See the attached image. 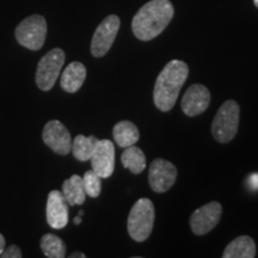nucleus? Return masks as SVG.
Masks as SVG:
<instances>
[{
  "instance_id": "obj_1",
  "label": "nucleus",
  "mask_w": 258,
  "mask_h": 258,
  "mask_svg": "<svg viewBox=\"0 0 258 258\" xmlns=\"http://www.w3.org/2000/svg\"><path fill=\"white\" fill-rule=\"evenodd\" d=\"M175 10L170 0H151L134 16L132 29L140 41H151L165 30L172 21Z\"/></svg>"
},
{
  "instance_id": "obj_2",
  "label": "nucleus",
  "mask_w": 258,
  "mask_h": 258,
  "mask_svg": "<svg viewBox=\"0 0 258 258\" xmlns=\"http://www.w3.org/2000/svg\"><path fill=\"white\" fill-rule=\"evenodd\" d=\"M188 76L189 67L184 61L172 60L164 67L156 80L153 91L154 104L159 110L166 112L175 106Z\"/></svg>"
},
{
  "instance_id": "obj_3",
  "label": "nucleus",
  "mask_w": 258,
  "mask_h": 258,
  "mask_svg": "<svg viewBox=\"0 0 258 258\" xmlns=\"http://www.w3.org/2000/svg\"><path fill=\"white\" fill-rule=\"evenodd\" d=\"M154 218L153 202L150 199H140L134 203L129 213L127 227L132 239L143 243L152 233Z\"/></svg>"
},
{
  "instance_id": "obj_4",
  "label": "nucleus",
  "mask_w": 258,
  "mask_h": 258,
  "mask_svg": "<svg viewBox=\"0 0 258 258\" xmlns=\"http://www.w3.org/2000/svg\"><path fill=\"white\" fill-rule=\"evenodd\" d=\"M240 106L233 99L226 101L215 115L212 123V135L218 143L227 144L237 135L239 127Z\"/></svg>"
},
{
  "instance_id": "obj_5",
  "label": "nucleus",
  "mask_w": 258,
  "mask_h": 258,
  "mask_svg": "<svg viewBox=\"0 0 258 258\" xmlns=\"http://www.w3.org/2000/svg\"><path fill=\"white\" fill-rule=\"evenodd\" d=\"M16 40L30 50H40L47 37V22L40 15H32L18 24L15 31Z\"/></svg>"
},
{
  "instance_id": "obj_6",
  "label": "nucleus",
  "mask_w": 258,
  "mask_h": 258,
  "mask_svg": "<svg viewBox=\"0 0 258 258\" xmlns=\"http://www.w3.org/2000/svg\"><path fill=\"white\" fill-rule=\"evenodd\" d=\"M64 51L54 48L40 60L36 71V85L42 91H49L55 85L64 62Z\"/></svg>"
},
{
  "instance_id": "obj_7",
  "label": "nucleus",
  "mask_w": 258,
  "mask_h": 258,
  "mask_svg": "<svg viewBox=\"0 0 258 258\" xmlns=\"http://www.w3.org/2000/svg\"><path fill=\"white\" fill-rule=\"evenodd\" d=\"M120 24V18L116 15H110L98 25L91 41V54L93 56L102 57L110 50L117 36Z\"/></svg>"
},
{
  "instance_id": "obj_8",
  "label": "nucleus",
  "mask_w": 258,
  "mask_h": 258,
  "mask_svg": "<svg viewBox=\"0 0 258 258\" xmlns=\"http://www.w3.org/2000/svg\"><path fill=\"white\" fill-rule=\"evenodd\" d=\"M177 179V169L172 163L163 158L152 161L148 171V182L153 191L158 194L166 192L172 188Z\"/></svg>"
},
{
  "instance_id": "obj_9",
  "label": "nucleus",
  "mask_w": 258,
  "mask_h": 258,
  "mask_svg": "<svg viewBox=\"0 0 258 258\" xmlns=\"http://www.w3.org/2000/svg\"><path fill=\"white\" fill-rule=\"evenodd\" d=\"M221 215L222 207L217 201L209 202L196 209L190 217V227H191L194 234H207L219 224Z\"/></svg>"
},
{
  "instance_id": "obj_10",
  "label": "nucleus",
  "mask_w": 258,
  "mask_h": 258,
  "mask_svg": "<svg viewBox=\"0 0 258 258\" xmlns=\"http://www.w3.org/2000/svg\"><path fill=\"white\" fill-rule=\"evenodd\" d=\"M42 139L53 152L60 156H66L72 150V138L69 129L57 120H51L44 125Z\"/></svg>"
},
{
  "instance_id": "obj_11",
  "label": "nucleus",
  "mask_w": 258,
  "mask_h": 258,
  "mask_svg": "<svg viewBox=\"0 0 258 258\" xmlns=\"http://www.w3.org/2000/svg\"><path fill=\"white\" fill-rule=\"evenodd\" d=\"M209 104H211L209 90L202 84H194L185 91L180 106L186 116L194 117L207 110Z\"/></svg>"
},
{
  "instance_id": "obj_12",
  "label": "nucleus",
  "mask_w": 258,
  "mask_h": 258,
  "mask_svg": "<svg viewBox=\"0 0 258 258\" xmlns=\"http://www.w3.org/2000/svg\"><path fill=\"white\" fill-rule=\"evenodd\" d=\"M92 170L101 178H108L115 170V146L110 140H99L91 157Z\"/></svg>"
},
{
  "instance_id": "obj_13",
  "label": "nucleus",
  "mask_w": 258,
  "mask_h": 258,
  "mask_svg": "<svg viewBox=\"0 0 258 258\" xmlns=\"http://www.w3.org/2000/svg\"><path fill=\"white\" fill-rule=\"evenodd\" d=\"M47 222L54 230H61L69 224V203L59 190L49 192L47 200Z\"/></svg>"
},
{
  "instance_id": "obj_14",
  "label": "nucleus",
  "mask_w": 258,
  "mask_h": 258,
  "mask_svg": "<svg viewBox=\"0 0 258 258\" xmlns=\"http://www.w3.org/2000/svg\"><path fill=\"white\" fill-rule=\"evenodd\" d=\"M86 78V67L82 62H71L62 72L60 85L63 91L74 93L79 91Z\"/></svg>"
},
{
  "instance_id": "obj_15",
  "label": "nucleus",
  "mask_w": 258,
  "mask_h": 258,
  "mask_svg": "<svg viewBox=\"0 0 258 258\" xmlns=\"http://www.w3.org/2000/svg\"><path fill=\"white\" fill-rule=\"evenodd\" d=\"M224 258H254L256 244L249 235H240L226 246L222 253Z\"/></svg>"
},
{
  "instance_id": "obj_16",
  "label": "nucleus",
  "mask_w": 258,
  "mask_h": 258,
  "mask_svg": "<svg viewBox=\"0 0 258 258\" xmlns=\"http://www.w3.org/2000/svg\"><path fill=\"white\" fill-rule=\"evenodd\" d=\"M112 134H114L116 144L122 148L133 146L140 139V133H139L137 125L133 122L127 120L117 122L115 124Z\"/></svg>"
},
{
  "instance_id": "obj_17",
  "label": "nucleus",
  "mask_w": 258,
  "mask_h": 258,
  "mask_svg": "<svg viewBox=\"0 0 258 258\" xmlns=\"http://www.w3.org/2000/svg\"><path fill=\"white\" fill-rule=\"evenodd\" d=\"M62 194L70 206H80L85 202L86 191L84 188L83 177L73 175L62 184Z\"/></svg>"
},
{
  "instance_id": "obj_18",
  "label": "nucleus",
  "mask_w": 258,
  "mask_h": 258,
  "mask_svg": "<svg viewBox=\"0 0 258 258\" xmlns=\"http://www.w3.org/2000/svg\"><path fill=\"white\" fill-rule=\"evenodd\" d=\"M121 161L122 165L134 175L141 173L146 167V156H145L143 150L135 146V145L125 147L121 156Z\"/></svg>"
},
{
  "instance_id": "obj_19",
  "label": "nucleus",
  "mask_w": 258,
  "mask_h": 258,
  "mask_svg": "<svg viewBox=\"0 0 258 258\" xmlns=\"http://www.w3.org/2000/svg\"><path fill=\"white\" fill-rule=\"evenodd\" d=\"M98 141V139L93 135H90V137L77 135L74 140H72V150H71L74 158L79 161H88L91 159Z\"/></svg>"
},
{
  "instance_id": "obj_20",
  "label": "nucleus",
  "mask_w": 258,
  "mask_h": 258,
  "mask_svg": "<svg viewBox=\"0 0 258 258\" xmlns=\"http://www.w3.org/2000/svg\"><path fill=\"white\" fill-rule=\"evenodd\" d=\"M41 249L48 258H63L66 256V245L55 234H44L41 238Z\"/></svg>"
},
{
  "instance_id": "obj_21",
  "label": "nucleus",
  "mask_w": 258,
  "mask_h": 258,
  "mask_svg": "<svg viewBox=\"0 0 258 258\" xmlns=\"http://www.w3.org/2000/svg\"><path fill=\"white\" fill-rule=\"evenodd\" d=\"M84 188H85L86 195L90 198L96 199L101 195L102 191V178L93 170L86 171L83 176Z\"/></svg>"
},
{
  "instance_id": "obj_22",
  "label": "nucleus",
  "mask_w": 258,
  "mask_h": 258,
  "mask_svg": "<svg viewBox=\"0 0 258 258\" xmlns=\"http://www.w3.org/2000/svg\"><path fill=\"white\" fill-rule=\"evenodd\" d=\"M0 257L3 258H21L22 257V251L17 245H10L3 251V253L0 254Z\"/></svg>"
},
{
  "instance_id": "obj_23",
  "label": "nucleus",
  "mask_w": 258,
  "mask_h": 258,
  "mask_svg": "<svg viewBox=\"0 0 258 258\" xmlns=\"http://www.w3.org/2000/svg\"><path fill=\"white\" fill-rule=\"evenodd\" d=\"M4 249H5V238H4V235L0 233V254L3 253Z\"/></svg>"
},
{
  "instance_id": "obj_24",
  "label": "nucleus",
  "mask_w": 258,
  "mask_h": 258,
  "mask_svg": "<svg viewBox=\"0 0 258 258\" xmlns=\"http://www.w3.org/2000/svg\"><path fill=\"white\" fill-rule=\"evenodd\" d=\"M71 258H85L86 256L82 252H74L72 254H70Z\"/></svg>"
},
{
  "instance_id": "obj_25",
  "label": "nucleus",
  "mask_w": 258,
  "mask_h": 258,
  "mask_svg": "<svg viewBox=\"0 0 258 258\" xmlns=\"http://www.w3.org/2000/svg\"><path fill=\"white\" fill-rule=\"evenodd\" d=\"M251 180H252V185L254 188H258V175L251 176Z\"/></svg>"
},
{
  "instance_id": "obj_26",
  "label": "nucleus",
  "mask_w": 258,
  "mask_h": 258,
  "mask_svg": "<svg viewBox=\"0 0 258 258\" xmlns=\"http://www.w3.org/2000/svg\"><path fill=\"white\" fill-rule=\"evenodd\" d=\"M73 222H74V224H76V225L82 224V217H80V215H78V217H76V218H74Z\"/></svg>"
},
{
  "instance_id": "obj_27",
  "label": "nucleus",
  "mask_w": 258,
  "mask_h": 258,
  "mask_svg": "<svg viewBox=\"0 0 258 258\" xmlns=\"http://www.w3.org/2000/svg\"><path fill=\"white\" fill-rule=\"evenodd\" d=\"M253 4L256 5V8H258V0H253Z\"/></svg>"
},
{
  "instance_id": "obj_28",
  "label": "nucleus",
  "mask_w": 258,
  "mask_h": 258,
  "mask_svg": "<svg viewBox=\"0 0 258 258\" xmlns=\"http://www.w3.org/2000/svg\"><path fill=\"white\" fill-rule=\"evenodd\" d=\"M79 215H80V217H83V215H84V211H80V212H79Z\"/></svg>"
}]
</instances>
